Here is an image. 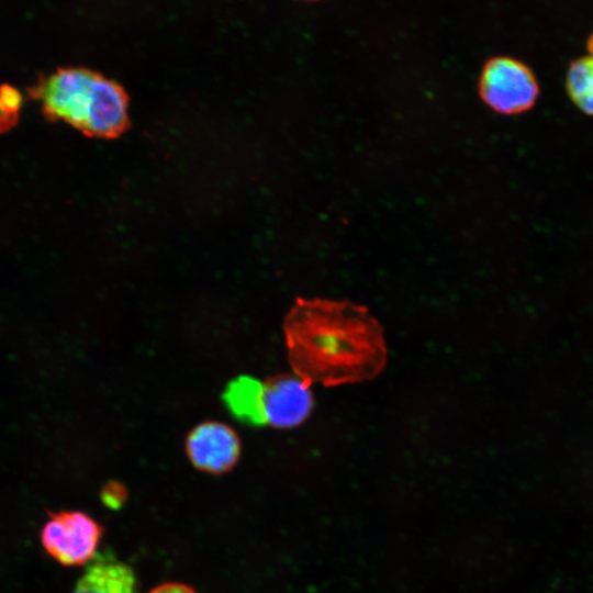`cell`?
<instances>
[{
	"label": "cell",
	"instance_id": "obj_2",
	"mask_svg": "<svg viewBox=\"0 0 593 593\" xmlns=\"http://www.w3.org/2000/svg\"><path fill=\"white\" fill-rule=\"evenodd\" d=\"M44 113L82 133L102 138L119 136L128 124V100L115 81L83 67H64L30 88Z\"/></svg>",
	"mask_w": 593,
	"mask_h": 593
},
{
	"label": "cell",
	"instance_id": "obj_1",
	"mask_svg": "<svg viewBox=\"0 0 593 593\" xmlns=\"http://www.w3.org/2000/svg\"><path fill=\"white\" fill-rule=\"evenodd\" d=\"M283 331L289 363L311 385L372 380L387 363L381 324L367 307L349 301L299 298Z\"/></svg>",
	"mask_w": 593,
	"mask_h": 593
},
{
	"label": "cell",
	"instance_id": "obj_3",
	"mask_svg": "<svg viewBox=\"0 0 593 593\" xmlns=\"http://www.w3.org/2000/svg\"><path fill=\"white\" fill-rule=\"evenodd\" d=\"M479 93L494 111L514 114L534 105L539 86L525 63L510 56H494L482 68Z\"/></svg>",
	"mask_w": 593,
	"mask_h": 593
},
{
	"label": "cell",
	"instance_id": "obj_10",
	"mask_svg": "<svg viewBox=\"0 0 593 593\" xmlns=\"http://www.w3.org/2000/svg\"><path fill=\"white\" fill-rule=\"evenodd\" d=\"M22 105L20 91L10 85H0V132L12 127Z\"/></svg>",
	"mask_w": 593,
	"mask_h": 593
},
{
	"label": "cell",
	"instance_id": "obj_11",
	"mask_svg": "<svg viewBox=\"0 0 593 593\" xmlns=\"http://www.w3.org/2000/svg\"><path fill=\"white\" fill-rule=\"evenodd\" d=\"M102 502L111 508H119L126 500L125 488L118 483H108L101 492Z\"/></svg>",
	"mask_w": 593,
	"mask_h": 593
},
{
	"label": "cell",
	"instance_id": "obj_7",
	"mask_svg": "<svg viewBox=\"0 0 593 593\" xmlns=\"http://www.w3.org/2000/svg\"><path fill=\"white\" fill-rule=\"evenodd\" d=\"M72 593H137L133 570L112 556H97L87 567Z\"/></svg>",
	"mask_w": 593,
	"mask_h": 593
},
{
	"label": "cell",
	"instance_id": "obj_9",
	"mask_svg": "<svg viewBox=\"0 0 593 593\" xmlns=\"http://www.w3.org/2000/svg\"><path fill=\"white\" fill-rule=\"evenodd\" d=\"M261 383L240 377L233 381L225 393V400L232 412L245 422L260 424L259 393Z\"/></svg>",
	"mask_w": 593,
	"mask_h": 593
},
{
	"label": "cell",
	"instance_id": "obj_6",
	"mask_svg": "<svg viewBox=\"0 0 593 593\" xmlns=\"http://www.w3.org/2000/svg\"><path fill=\"white\" fill-rule=\"evenodd\" d=\"M186 451L199 470L221 474L230 471L240 456V441L235 430L220 422L195 426L186 440Z\"/></svg>",
	"mask_w": 593,
	"mask_h": 593
},
{
	"label": "cell",
	"instance_id": "obj_12",
	"mask_svg": "<svg viewBox=\"0 0 593 593\" xmlns=\"http://www.w3.org/2000/svg\"><path fill=\"white\" fill-rule=\"evenodd\" d=\"M149 593H198V592L187 584L177 583V582H168V583L160 584L159 586H156Z\"/></svg>",
	"mask_w": 593,
	"mask_h": 593
},
{
	"label": "cell",
	"instance_id": "obj_5",
	"mask_svg": "<svg viewBox=\"0 0 593 593\" xmlns=\"http://www.w3.org/2000/svg\"><path fill=\"white\" fill-rule=\"evenodd\" d=\"M312 409L311 384L294 373L269 378L260 385V424L293 428L309 417Z\"/></svg>",
	"mask_w": 593,
	"mask_h": 593
},
{
	"label": "cell",
	"instance_id": "obj_4",
	"mask_svg": "<svg viewBox=\"0 0 593 593\" xmlns=\"http://www.w3.org/2000/svg\"><path fill=\"white\" fill-rule=\"evenodd\" d=\"M102 526L79 511L49 515L42 528L41 541L46 552L66 567L83 566L96 558Z\"/></svg>",
	"mask_w": 593,
	"mask_h": 593
},
{
	"label": "cell",
	"instance_id": "obj_8",
	"mask_svg": "<svg viewBox=\"0 0 593 593\" xmlns=\"http://www.w3.org/2000/svg\"><path fill=\"white\" fill-rule=\"evenodd\" d=\"M567 91L574 104L593 115V56L573 60L567 71Z\"/></svg>",
	"mask_w": 593,
	"mask_h": 593
},
{
	"label": "cell",
	"instance_id": "obj_13",
	"mask_svg": "<svg viewBox=\"0 0 593 593\" xmlns=\"http://www.w3.org/2000/svg\"><path fill=\"white\" fill-rule=\"evenodd\" d=\"M586 47H588V51L593 56V33L589 36V38L586 41Z\"/></svg>",
	"mask_w": 593,
	"mask_h": 593
}]
</instances>
